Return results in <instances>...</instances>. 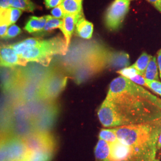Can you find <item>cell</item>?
<instances>
[{
	"label": "cell",
	"instance_id": "44dd1931",
	"mask_svg": "<svg viewBox=\"0 0 161 161\" xmlns=\"http://www.w3.org/2000/svg\"><path fill=\"white\" fill-rule=\"evenodd\" d=\"M117 73L128 79H130L131 78L134 77L136 75H139L138 70L133 65L124 69H120L119 70L117 71Z\"/></svg>",
	"mask_w": 161,
	"mask_h": 161
},
{
	"label": "cell",
	"instance_id": "836d02e7",
	"mask_svg": "<svg viewBox=\"0 0 161 161\" xmlns=\"http://www.w3.org/2000/svg\"><path fill=\"white\" fill-rule=\"evenodd\" d=\"M152 161H159V159H154L153 160H152Z\"/></svg>",
	"mask_w": 161,
	"mask_h": 161
},
{
	"label": "cell",
	"instance_id": "4dcf8cb0",
	"mask_svg": "<svg viewBox=\"0 0 161 161\" xmlns=\"http://www.w3.org/2000/svg\"><path fill=\"white\" fill-rule=\"evenodd\" d=\"M8 29V26L7 25H0V36L2 39H3V38L5 36Z\"/></svg>",
	"mask_w": 161,
	"mask_h": 161
},
{
	"label": "cell",
	"instance_id": "5b68a950",
	"mask_svg": "<svg viewBox=\"0 0 161 161\" xmlns=\"http://www.w3.org/2000/svg\"><path fill=\"white\" fill-rule=\"evenodd\" d=\"M28 155L23 138L14 137L1 142V161H26Z\"/></svg>",
	"mask_w": 161,
	"mask_h": 161
},
{
	"label": "cell",
	"instance_id": "f546056e",
	"mask_svg": "<svg viewBox=\"0 0 161 161\" xmlns=\"http://www.w3.org/2000/svg\"><path fill=\"white\" fill-rule=\"evenodd\" d=\"M152 4L158 11L161 13V0H147Z\"/></svg>",
	"mask_w": 161,
	"mask_h": 161
},
{
	"label": "cell",
	"instance_id": "1f68e13d",
	"mask_svg": "<svg viewBox=\"0 0 161 161\" xmlns=\"http://www.w3.org/2000/svg\"><path fill=\"white\" fill-rule=\"evenodd\" d=\"M157 62H158L159 74L161 78V49H160L157 53Z\"/></svg>",
	"mask_w": 161,
	"mask_h": 161
},
{
	"label": "cell",
	"instance_id": "603a6c76",
	"mask_svg": "<svg viewBox=\"0 0 161 161\" xmlns=\"http://www.w3.org/2000/svg\"><path fill=\"white\" fill-rule=\"evenodd\" d=\"M22 33L21 29L15 24L11 25L7 31V33L5 36L3 38V39H10L17 36V35L20 34Z\"/></svg>",
	"mask_w": 161,
	"mask_h": 161
},
{
	"label": "cell",
	"instance_id": "ffe728a7",
	"mask_svg": "<svg viewBox=\"0 0 161 161\" xmlns=\"http://www.w3.org/2000/svg\"><path fill=\"white\" fill-rule=\"evenodd\" d=\"M99 139L103 140L108 143H114L118 140L115 132H113L110 128L102 130L99 133Z\"/></svg>",
	"mask_w": 161,
	"mask_h": 161
},
{
	"label": "cell",
	"instance_id": "d6a6232c",
	"mask_svg": "<svg viewBox=\"0 0 161 161\" xmlns=\"http://www.w3.org/2000/svg\"><path fill=\"white\" fill-rule=\"evenodd\" d=\"M157 148H158V150L161 149V132L159 139H158V144H157Z\"/></svg>",
	"mask_w": 161,
	"mask_h": 161
},
{
	"label": "cell",
	"instance_id": "4fadbf2b",
	"mask_svg": "<svg viewBox=\"0 0 161 161\" xmlns=\"http://www.w3.org/2000/svg\"><path fill=\"white\" fill-rule=\"evenodd\" d=\"M48 16L47 22L43 29L41 30L40 32L33 34V35L35 36H36L37 38H41V37L50 34L53 31V30L57 28L60 29L62 27L63 20L55 18L50 15H48Z\"/></svg>",
	"mask_w": 161,
	"mask_h": 161
},
{
	"label": "cell",
	"instance_id": "ac0fdd59",
	"mask_svg": "<svg viewBox=\"0 0 161 161\" xmlns=\"http://www.w3.org/2000/svg\"><path fill=\"white\" fill-rule=\"evenodd\" d=\"M10 6L11 7L27 12H33L37 7L31 0H12Z\"/></svg>",
	"mask_w": 161,
	"mask_h": 161
},
{
	"label": "cell",
	"instance_id": "e575fe53",
	"mask_svg": "<svg viewBox=\"0 0 161 161\" xmlns=\"http://www.w3.org/2000/svg\"><path fill=\"white\" fill-rule=\"evenodd\" d=\"M128 1H131V0H128Z\"/></svg>",
	"mask_w": 161,
	"mask_h": 161
},
{
	"label": "cell",
	"instance_id": "484cf974",
	"mask_svg": "<svg viewBox=\"0 0 161 161\" xmlns=\"http://www.w3.org/2000/svg\"><path fill=\"white\" fill-rule=\"evenodd\" d=\"M51 14H52V16L62 20H63V19L66 15L61 5L53 8L51 11Z\"/></svg>",
	"mask_w": 161,
	"mask_h": 161
},
{
	"label": "cell",
	"instance_id": "8992f818",
	"mask_svg": "<svg viewBox=\"0 0 161 161\" xmlns=\"http://www.w3.org/2000/svg\"><path fill=\"white\" fill-rule=\"evenodd\" d=\"M128 0H115L108 7L104 16V25L107 29L115 31L119 29L129 11Z\"/></svg>",
	"mask_w": 161,
	"mask_h": 161
},
{
	"label": "cell",
	"instance_id": "30bf717a",
	"mask_svg": "<svg viewBox=\"0 0 161 161\" xmlns=\"http://www.w3.org/2000/svg\"><path fill=\"white\" fill-rule=\"evenodd\" d=\"M83 17H84V13L76 15L66 14L65 16L63 19V25L60 30L64 34V38L68 48L72 36L75 30V28H76V23Z\"/></svg>",
	"mask_w": 161,
	"mask_h": 161
},
{
	"label": "cell",
	"instance_id": "2e32d148",
	"mask_svg": "<svg viewBox=\"0 0 161 161\" xmlns=\"http://www.w3.org/2000/svg\"><path fill=\"white\" fill-rule=\"evenodd\" d=\"M157 58L152 57L146 70L144 78L149 80H159Z\"/></svg>",
	"mask_w": 161,
	"mask_h": 161
},
{
	"label": "cell",
	"instance_id": "9c48e42d",
	"mask_svg": "<svg viewBox=\"0 0 161 161\" xmlns=\"http://www.w3.org/2000/svg\"><path fill=\"white\" fill-rule=\"evenodd\" d=\"M130 65V57L124 52L107 51L106 66L114 69H124Z\"/></svg>",
	"mask_w": 161,
	"mask_h": 161
},
{
	"label": "cell",
	"instance_id": "52a82bcc",
	"mask_svg": "<svg viewBox=\"0 0 161 161\" xmlns=\"http://www.w3.org/2000/svg\"><path fill=\"white\" fill-rule=\"evenodd\" d=\"M23 139L29 151L54 152L55 143L52 136L48 134L38 133L31 134Z\"/></svg>",
	"mask_w": 161,
	"mask_h": 161
},
{
	"label": "cell",
	"instance_id": "83f0119b",
	"mask_svg": "<svg viewBox=\"0 0 161 161\" xmlns=\"http://www.w3.org/2000/svg\"><path fill=\"white\" fill-rule=\"evenodd\" d=\"M63 1L64 0H44L45 5L47 8H52L60 6Z\"/></svg>",
	"mask_w": 161,
	"mask_h": 161
},
{
	"label": "cell",
	"instance_id": "d4e9b609",
	"mask_svg": "<svg viewBox=\"0 0 161 161\" xmlns=\"http://www.w3.org/2000/svg\"><path fill=\"white\" fill-rule=\"evenodd\" d=\"M23 11L19 10L16 8L10 7V19H11V23L14 25L19 19L20 16L22 15Z\"/></svg>",
	"mask_w": 161,
	"mask_h": 161
},
{
	"label": "cell",
	"instance_id": "7c38bea8",
	"mask_svg": "<svg viewBox=\"0 0 161 161\" xmlns=\"http://www.w3.org/2000/svg\"><path fill=\"white\" fill-rule=\"evenodd\" d=\"M93 27L92 23L87 21L85 17H83L76 23L75 28L76 34L84 39H90L92 37Z\"/></svg>",
	"mask_w": 161,
	"mask_h": 161
},
{
	"label": "cell",
	"instance_id": "cb8c5ba5",
	"mask_svg": "<svg viewBox=\"0 0 161 161\" xmlns=\"http://www.w3.org/2000/svg\"><path fill=\"white\" fill-rule=\"evenodd\" d=\"M147 86L161 96V82L159 80H149L146 79Z\"/></svg>",
	"mask_w": 161,
	"mask_h": 161
},
{
	"label": "cell",
	"instance_id": "d6986e66",
	"mask_svg": "<svg viewBox=\"0 0 161 161\" xmlns=\"http://www.w3.org/2000/svg\"><path fill=\"white\" fill-rule=\"evenodd\" d=\"M53 152L37 151H29V155L26 161H51Z\"/></svg>",
	"mask_w": 161,
	"mask_h": 161
},
{
	"label": "cell",
	"instance_id": "6da1fadb",
	"mask_svg": "<svg viewBox=\"0 0 161 161\" xmlns=\"http://www.w3.org/2000/svg\"><path fill=\"white\" fill-rule=\"evenodd\" d=\"M97 114L105 127L143 124L161 119V100L141 86L120 76L111 82Z\"/></svg>",
	"mask_w": 161,
	"mask_h": 161
},
{
	"label": "cell",
	"instance_id": "3957f363",
	"mask_svg": "<svg viewBox=\"0 0 161 161\" xmlns=\"http://www.w3.org/2000/svg\"><path fill=\"white\" fill-rule=\"evenodd\" d=\"M68 50L66 40L58 35L49 40H42L38 45L28 48L20 57L27 62H35L47 66L54 56L64 55Z\"/></svg>",
	"mask_w": 161,
	"mask_h": 161
},
{
	"label": "cell",
	"instance_id": "ba28073f",
	"mask_svg": "<svg viewBox=\"0 0 161 161\" xmlns=\"http://www.w3.org/2000/svg\"><path fill=\"white\" fill-rule=\"evenodd\" d=\"M0 59L1 66L5 68H13L17 65L25 66L28 63L19 56L10 45L1 47Z\"/></svg>",
	"mask_w": 161,
	"mask_h": 161
},
{
	"label": "cell",
	"instance_id": "7a4b0ae2",
	"mask_svg": "<svg viewBox=\"0 0 161 161\" xmlns=\"http://www.w3.org/2000/svg\"><path fill=\"white\" fill-rule=\"evenodd\" d=\"M122 143L137 146L157 143L161 132V119L127 126L110 128Z\"/></svg>",
	"mask_w": 161,
	"mask_h": 161
},
{
	"label": "cell",
	"instance_id": "9a60e30c",
	"mask_svg": "<svg viewBox=\"0 0 161 161\" xmlns=\"http://www.w3.org/2000/svg\"><path fill=\"white\" fill-rule=\"evenodd\" d=\"M109 144L103 140L99 139L94 149V154L97 161H106L110 155Z\"/></svg>",
	"mask_w": 161,
	"mask_h": 161
},
{
	"label": "cell",
	"instance_id": "5bb4252c",
	"mask_svg": "<svg viewBox=\"0 0 161 161\" xmlns=\"http://www.w3.org/2000/svg\"><path fill=\"white\" fill-rule=\"evenodd\" d=\"M82 0H64L61 6L65 14L72 15L84 13L82 11Z\"/></svg>",
	"mask_w": 161,
	"mask_h": 161
},
{
	"label": "cell",
	"instance_id": "e0dca14e",
	"mask_svg": "<svg viewBox=\"0 0 161 161\" xmlns=\"http://www.w3.org/2000/svg\"><path fill=\"white\" fill-rule=\"evenodd\" d=\"M152 58V56L151 55H149L147 53L144 52L139 57L137 60L135 62V64H132L138 70L139 75L144 76L147 66L149 64Z\"/></svg>",
	"mask_w": 161,
	"mask_h": 161
},
{
	"label": "cell",
	"instance_id": "4316f807",
	"mask_svg": "<svg viewBox=\"0 0 161 161\" xmlns=\"http://www.w3.org/2000/svg\"><path fill=\"white\" fill-rule=\"evenodd\" d=\"M130 80H132V82H134V83L138 84L139 86H147L146 82V78L143 76H141L140 75H136L134 77L131 78Z\"/></svg>",
	"mask_w": 161,
	"mask_h": 161
},
{
	"label": "cell",
	"instance_id": "277c9868",
	"mask_svg": "<svg viewBox=\"0 0 161 161\" xmlns=\"http://www.w3.org/2000/svg\"><path fill=\"white\" fill-rule=\"evenodd\" d=\"M110 146V155L106 161H152L155 159L157 143L137 146L122 143L118 140Z\"/></svg>",
	"mask_w": 161,
	"mask_h": 161
},
{
	"label": "cell",
	"instance_id": "8fae6325",
	"mask_svg": "<svg viewBox=\"0 0 161 161\" xmlns=\"http://www.w3.org/2000/svg\"><path fill=\"white\" fill-rule=\"evenodd\" d=\"M48 15L42 17L32 16L26 23L24 29L30 34L40 32L44 28L48 19Z\"/></svg>",
	"mask_w": 161,
	"mask_h": 161
},
{
	"label": "cell",
	"instance_id": "7402d4cb",
	"mask_svg": "<svg viewBox=\"0 0 161 161\" xmlns=\"http://www.w3.org/2000/svg\"><path fill=\"white\" fill-rule=\"evenodd\" d=\"M0 25H5L8 26L12 25L11 19H10V8L0 10Z\"/></svg>",
	"mask_w": 161,
	"mask_h": 161
},
{
	"label": "cell",
	"instance_id": "d590c367",
	"mask_svg": "<svg viewBox=\"0 0 161 161\" xmlns=\"http://www.w3.org/2000/svg\"></svg>",
	"mask_w": 161,
	"mask_h": 161
},
{
	"label": "cell",
	"instance_id": "f1b7e54d",
	"mask_svg": "<svg viewBox=\"0 0 161 161\" xmlns=\"http://www.w3.org/2000/svg\"><path fill=\"white\" fill-rule=\"evenodd\" d=\"M11 1L12 0H0V10L10 8Z\"/></svg>",
	"mask_w": 161,
	"mask_h": 161
}]
</instances>
